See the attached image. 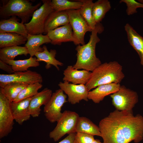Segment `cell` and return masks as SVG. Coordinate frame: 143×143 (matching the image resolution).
I'll list each match as a JSON object with an SVG mask.
<instances>
[{
	"mask_svg": "<svg viewBox=\"0 0 143 143\" xmlns=\"http://www.w3.org/2000/svg\"><path fill=\"white\" fill-rule=\"evenodd\" d=\"M103 143H138L143 139V117L132 110H115L99 125Z\"/></svg>",
	"mask_w": 143,
	"mask_h": 143,
	"instance_id": "cell-1",
	"label": "cell"
},
{
	"mask_svg": "<svg viewBox=\"0 0 143 143\" xmlns=\"http://www.w3.org/2000/svg\"><path fill=\"white\" fill-rule=\"evenodd\" d=\"M104 30V27L100 23L97 24L91 31L88 42L77 46L75 50L77 51V60L73 66L74 68L92 72L101 64L100 60L96 56L95 48L96 44L100 41L97 34L102 33Z\"/></svg>",
	"mask_w": 143,
	"mask_h": 143,
	"instance_id": "cell-2",
	"label": "cell"
},
{
	"mask_svg": "<svg viewBox=\"0 0 143 143\" xmlns=\"http://www.w3.org/2000/svg\"><path fill=\"white\" fill-rule=\"evenodd\" d=\"M125 77L122 65L115 61L101 64L91 72L85 84L89 91L98 86L113 83H120Z\"/></svg>",
	"mask_w": 143,
	"mask_h": 143,
	"instance_id": "cell-3",
	"label": "cell"
},
{
	"mask_svg": "<svg viewBox=\"0 0 143 143\" xmlns=\"http://www.w3.org/2000/svg\"><path fill=\"white\" fill-rule=\"evenodd\" d=\"M39 2L35 5L27 0H9L3 2L0 7V16L2 17L17 16L21 19V22L28 23L34 12L41 5Z\"/></svg>",
	"mask_w": 143,
	"mask_h": 143,
	"instance_id": "cell-4",
	"label": "cell"
},
{
	"mask_svg": "<svg viewBox=\"0 0 143 143\" xmlns=\"http://www.w3.org/2000/svg\"><path fill=\"white\" fill-rule=\"evenodd\" d=\"M79 117L75 112L68 110L64 111L62 117L57 122L56 127L50 133V138L56 142L66 134L75 133Z\"/></svg>",
	"mask_w": 143,
	"mask_h": 143,
	"instance_id": "cell-5",
	"label": "cell"
},
{
	"mask_svg": "<svg viewBox=\"0 0 143 143\" xmlns=\"http://www.w3.org/2000/svg\"><path fill=\"white\" fill-rule=\"evenodd\" d=\"M41 1L43 4L34 12L30 21L25 24L28 34L36 35L44 33L46 20L54 10L51 0Z\"/></svg>",
	"mask_w": 143,
	"mask_h": 143,
	"instance_id": "cell-6",
	"label": "cell"
},
{
	"mask_svg": "<svg viewBox=\"0 0 143 143\" xmlns=\"http://www.w3.org/2000/svg\"><path fill=\"white\" fill-rule=\"evenodd\" d=\"M110 96L113 105L119 111L132 110L138 101L137 92L124 85L120 86L117 91Z\"/></svg>",
	"mask_w": 143,
	"mask_h": 143,
	"instance_id": "cell-7",
	"label": "cell"
},
{
	"mask_svg": "<svg viewBox=\"0 0 143 143\" xmlns=\"http://www.w3.org/2000/svg\"><path fill=\"white\" fill-rule=\"evenodd\" d=\"M67 96L60 88L52 93L47 103L44 105L43 112L46 118L51 123L57 122L62 117L61 108L67 102Z\"/></svg>",
	"mask_w": 143,
	"mask_h": 143,
	"instance_id": "cell-8",
	"label": "cell"
},
{
	"mask_svg": "<svg viewBox=\"0 0 143 143\" xmlns=\"http://www.w3.org/2000/svg\"><path fill=\"white\" fill-rule=\"evenodd\" d=\"M11 102L0 90V138L7 136L14 124Z\"/></svg>",
	"mask_w": 143,
	"mask_h": 143,
	"instance_id": "cell-9",
	"label": "cell"
},
{
	"mask_svg": "<svg viewBox=\"0 0 143 143\" xmlns=\"http://www.w3.org/2000/svg\"><path fill=\"white\" fill-rule=\"evenodd\" d=\"M42 82V77L40 74L30 70L11 74H0V87L2 88L12 83L29 84L38 82L41 83Z\"/></svg>",
	"mask_w": 143,
	"mask_h": 143,
	"instance_id": "cell-10",
	"label": "cell"
},
{
	"mask_svg": "<svg viewBox=\"0 0 143 143\" xmlns=\"http://www.w3.org/2000/svg\"><path fill=\"white\" fill-rule=\"evenodd\" d=\"M66 11L68 16L69 24L75 38L80 44H85L84 36L86 32H91L92 29L80 14L78 10H70Z\"/></svg>",
	"mask_w": 143,
	"mask_h": 143,
	"instance_id": "cell-11",
	"label": "cell"
},
{
	"mask_svg": "<svg viewBox=\"0 0 143 143\" xmlns=\"http://www.w3.org/2000/svg\"><path fill=\"white\" fill-rule=\"evenodd\" d=\"M58 86L67 95L68 101L71 104L79 103L82 100L88 101L89 91L86 85L75 84L64 81L63 82H60Z\"/></svg>",
	"mask_w": 143,
	"mask_h": 143,
	"instance_id": "cell-12",
	"label": "cell"
},
{
	"mask_svg": "<svg viewBox=\"0 0 143 143\" xmlns=\"http://www.w3.org/2000/svg\"><path fill=\"white\" fill-rule=\"evenodd\" d=\"M47 34L51 40V43L60 45L63 42H73L76 45H80L74 37L72 27L69 23L48 32Z\"/></svg>",
	"mask_w": 143,
	"mask_h": 143,
	"instance_id": "cell-13",
	"label": "cell"
},
{
	"mask_svg": "<svg viewBox=\"0 0 143 143\" xmlns=\"http://www.w3.org/2000/svg\"><path fill=\"white\" fill-rule=\"evenodd\" d=\"M52 94V91L46 88L38 92L32 97L29 107V110L31 116L38 117L41 113V106L45 105L48 102Z\"/></svg>",
	"mask_w": 143,
	"mask_h": 143,
	"instance_id": "cell-14",
	"label": "cell"
},
{
	"mask_svg": "<svg viewBox=\"0 0 143 143\" xmlns=\"http://www.w3.org/2000/svg\"><path fill=\"white\" fill-rule=\"evenodd\" d=\"M32 97L17 102H11L14 120L20 125H22L24 122L30 119L31 116L29 110V107Z\"/></svg>",
	"mask_w": 143,
	"mask_h": 143,
	"instance_id": "cell-15",
	"label": "cell"
},
{
	"mask_svg": "<svg viewBox=\"0 0 143 143\" xmlns=\"http://www.w3.org/2000/svg\"><path fill=\"white\" fill-rule=\"evenodd\" d=\"M91 72L85 70H78L72 66L69 65L64 71L63 81L75 84H86L90 79Z\"/></svg>",
	"mask_w": 143,
	"mask_h": 143,
	"instance_id": "cell-16",
	"label": "cell"
},
{
	"mask_svg": "<svg viewBox=\"0 0 143 143\" xmlns=\"http://www.w3.org/2000/svg\"><path fill=\"white\" fill-rule=\"evenodd\" d=\"M120 86V83H113L98 86L89 92L88 99L95 103H99L105 96L117 91Z\"/></svg>",
	"mask_w": 143,
	"mask_h": 143,
	"instance_id": "cell-17",
	"label": "cell"
},
{
	"mask_svg": "<svg viewBox=\"0 0 143 143\" xmlns=\"http://www.w3.org/2000/svg\"><path fill=\"white\" fill-rule=\"evenodd\" d=\"M16 16H11L8 19H3L0 21V33H16L26 37L28 31L25 24L18 21Z\"/></svg>",
	"mask_w": 143,
	"mask_h": 143,
	"instance_id": "cell-18",
	"label": "cell"
},
{
	"mask_svg": "<svg viewBox=\"0 0 143 143\" xmlns=\"http://www.w3.org/2000/svg\"><path fill=\"white\" fill-rule=\"evenodd\" d=\"M69 23L68 16L66 11L54 10L48 15L44 24V34L61 26Z\"/></svg>",
	"mask_w": 143,
	"mask_h": 143,
	"instance_id": "cell-19",
	"label": "cell"
},
{
	"mask_svg": "<svg viewBox=\"0 0 143 143\" xmlns=\"http://www.w3.org/2000/svg\"><path fill=\"white\" fill-rule=\"evenodd\" d=\"M27 42L25 46L27 48L30 56L33 57L38 52H42L44 50L40 46L44 44L51 43V40L48 35L42 34L32 35L28 33Z\"/></svg>",
	"mask_w": 143,
	"mask_h": 143,
	"instance_id": "cell-20",
	"label": "cell"
},
{
	"mask_svg": "<svg viewBox=\"0 0 143 143\" xmlns=\"http://www.w3.org/2000/svg\"><path fill=\"white\" fill-rule=\"evenodd\" d=\"M124 29L129 44L138 53L143 66V37L128 23L125 25Z\"/></svg>",
	"mask_w": 143,
	"mask_h": 143,
	"instance_id": "cell-21",
	"label": "cell"
},
{
	"mask_svg": "<svg viewBox=\"0 0 143 143\" xmlns=\"http://www.w3.org/2000/svg\"><path fill=\"white\" fill-rule=\"evenodd\" d=\"M42 47L44 50L43 51L37 52L35 55L37 60L38 62L43 61L45 62L46 64L45 67L46 69H49L51 67V65H52L59 70L60 69L58 66H63V64L56 59V50L51 49L49 51L45 45Z\"/></svg>",
	"mask_w": 143,
	"mask_h": 143,
	"instance_id": "cell-22",
	"label": "cell"
},
{
	"mask_svg": "<svg viewBox=\"0 0 143 143\" xmlns=\"http://www.w3.org/2000/svg\"><path fill=\"white\" fill-rule=\"evenodd\" d=\"M27 40L26 37L16 33H0V48L25 44Z\"/></svg>",
	"mask_w": 143,
	"mask_h": 143,
	"instance_id": "cell-23",
	"label": "cell"
},
{
	"mask_svg": "<svg viewBox=\"0 0 143 143\" xmlns=\"http://www.w3.org/2000/svg\"><path fill=\"white\" fill-rule=\"evenodd\" d=\"M82 132L94 136H101L99 126L84 117H79L76 126L75 132Z\"/></svg>",
	"mask_w": 143,
	"mask_h": 143,
	"instance_id": "cell-24",
	"label": "cell"
},
{
	"mask_svg": "<svg viewBox=\"0 0 143 143\" xmlns=\"http://www.w3.org/2000/svg\"><path fill=\"white\" fill-rule=\"evenodd\" d=\"M29 54L25 46H14L0 48V60L5 62L7 60H14L15 57L19 55L27 56Z\"/></svg>",
	"mask_w": 143,
	"mask_h": 143,
	"instance_id": "cell-25",
	"label": "cell"
},
{
	"mask_svg": "<svg viewBox=\"0 0 143 143\" xmlns=\"http://www.w3.org/2000/svg\"><path fill=\"white\" fill-rule=\"evenodd\" d=\"M5 62L11 66L15 72H25L28 70V69L30 67H36L40 65L36 57L31 56L23 60H7Z\"/></svg>",
	"mask_w": 143,
	"mask_h": 143,
	"instance_id": "cell-26",
	"label": "cell"
},
{
	"mask_svg": "<svg viewBox=\"0 0 143 143\" xmlns=\"http://www.w3.org/2000/svg\"><path fill=\"white\" fill-rule=\"evenodd\" d=\"M111 8L110 2L108 0H98L94 3L92 13L96 23H100Z\"/></svg>",
	"mask_w": 143,
	"mask_h": 143,
	"instance_id": "cell-27",
	"label": "cell"
},
{
	"mask_svg": "<svg viewBox=\"0 0 143 143\" xmlns=\"http://www.w3.org/2000/svg\"><path fill=\"white\" fill-rule=\"evenodd\" d=\"M79 1L83 3L81 8L79 9V12L92 30L97 24L95 21L92 15V8L94 3L92 0Z\"/></svg>",
	"mask_w": 143,
	"mask_h": 143,
	"instance_id": "cell-28",
	"label": "cell"
},
{
	"mask_svg": "<svg viewBox=\"0 0 143 143\" xmlns=\"http://www.w3.org/2000/svg\"><path fill=\"white\" fill-rule=\"evenodd\" d=\"M28 85L12 83L6 84L3 88H0V90L12 102L16 98L21 91Z\"/></svg>",
	"mask_w": 143,
	"mask_h": 143,
	"instance_id": "cell-29",
	"label": "cell"
},
{
	"mask_svg": "<svg viewBox=\"0 0 143 143\" xmlns=\"http://www.w3.org/2000/svg\"><path fill=\"white\" fill-rule=\"evenodd\" d=\"M51 3L54 10L57 11L78 10L81 8L83 4L79 0L71 1L67 0H52Z\"/></svg>",
	"mask_w": 143,
	"mask_h": 143,
	"instance_id": "cell-30",
	"label": "cell"
},
{
	"mask_svg": "<svg viewBox=\"0 0 143 143\" xmlns=\"http://www.w3.org/2000/svg\"><path fill=\"white\" fill-rule=\"evenodd\" d=\"M42 86L41 83L38 82L28 84L21 91L13 102H18L23 99L33 97L38 92V90Z\"/></svg>",
	"mask_w": 143,
	"mask_h": 143,
	"instance_id": "cell-31",
	"label": "cell"
},
{
	"mask_svg": "<svg viewBox=\"0 0 143 143\" xmlns=\"http://www.w3.org/2000/svg\"><path fill=\"white\" fill-rule=\"evenodd\" d=\"M120 2H123L126 4L127 6L126 12L128 15L136 13L137 9L138 8H143V3L135 0H121Z\"/></svg>",
	"mask_w": 143,
	"mask_h": 143,
	"instance_id": "cell-32",
	"label": "cell"
},
{
	"mask_svg": "<svg viewBox=\"0 0 143 143\" xmlns=\"http://www.w3.org/2000/svg\"><path fill=\"white\" fill-rule=\"evenodd\" d=\"M95 139L93 135L78 132L76 133L74 143H91Z\"/></svg>",
	"mask_w": 143,
	"mask_h": 143,
	"instance_id": "cell-33",
	"label": "cell"
},
{
	"mask_svg": "<svg viewBox=\"0 0 143 143\" xmlns=\"http://www.w3.org/2000/svg\"><path fill=\"white\" fill-rule=\"evenodd\" d=\"M0 68L10 73V74L15 72L13 70L11 66L1 60H0Z\"/></svg>",
	"mask_w": 143,
	"mask_h": 143,
	"instance_id": "cell-34",
	"label": "cell"
},
{
	"mask_svg": "<svg viewBox=\"0 0 143 143\" xmlns=\"http://www.w3.org/2000/svg\"><path fill=\"white\" fill-rule=\"evenodd\" d=\"M75 134L76 133H73L68 134L65 138L58 143H74Z\"/></svg>",
	"mask_w": 143,
	"mask_h": 143,
	"instance_id": "cell-35",
	"label": "cell"
},
{
	"mask_svg": "<svg viewBox=\"0 0 143 143\" xmlns=\"http://www.w3.org/2000/svg\"><path fill=\"white\" fill-rule=\"evenodd\" d=\"M91 143H103L100 141L98 139H95Z\"/></svg>",
	"mask_w": 143,
	"mask_h": 143,
	"instance_id": "cell-36",
	"label": "cell"
},
{
	"mask_svg": "<svg viewBox=\"0 0 143 143\" xmlns=\"http://www.w3.org/2000/svg\"><path fill=\"white\" fill-rule=\"evenodd\" d=\"M138 1L140 2L141 3H143V0H138Z\"/></svg>",
	"mask_w": 143,
	"mask_h": 143,
	"instance_id": "cell-37",
	"label": "cell"
}]
</instances>
